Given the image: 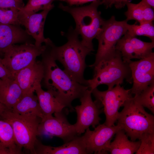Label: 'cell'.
Wrapping results in <instances>:
<instances>
[{
	"mask_svg": "<svg viewBox=\"0 0 154 154\" xmlns=\"http://www.w3.org/2000/svg\"><path fill=\"white\" fill-rule=\"evenodd\" d=\"M127 21H118L112 16L105 20L101 29L95 38L98 41V47L95 62L90 66L94 67L101 60L113 53L118 41L127 31Z\"/></svg>",
	"mask_w": 154,
	"mask_h": 154,
	"instance_id": "obj_8",
	"label": "cell"
},
{
	"mask_svg": "<svg viewBox=\"0 0 154 154\" xmlns=\"http://www.w3.org/2000/svg\"><path fill=\"white\" fill-rule=\"evenodd\" d=\"M131 73L133 85L131 93L138 95L154 82V53L137 61L127 62Z\"/></svg>",
	"mask_w": 154,
	"mask_h": 154,
	"instance_id": "obj_13",
	"label": "cell"
},
{
	"mask_svg": "<svg viewBox=\"0 0 154 154\" xmlns=\"http://www.w3.org/2000/svg\"><path fill=\"white\" fill-rule=\"evenodd\" d=\"M128 0H111L110 3L109 8L114 5L116 8L120 9L123 8L126 5Z\"/></svg>",
	"mask_w": 154,
	"mask_h": 154,
	"instance_id": "obj_34",
	"label": "cell"
},
{
	"mask_svg": "<svg viewBox=\"0 0 154 154\" xmlns=\"http://www.w3.org/2000/svg\"><path fill=\"white\" fill-rule=\"evenodd\" d=\"M45 45L37 46L28 42L21 45H11L3 52L2 61L6 68L14 77L16 74L35 61L45 50Z\"/></svg>",
	"mask_w": 154,
	"mask_h": 154,
	"instance_id": "obj_7",
	"label": "cell"
},
{
	"mask_svg": "<svg viewBox=\"0 0 154 154\" xmlns=\"http://www.w3.org/2000/svg\"><path fill=\"white\" fill-rule=\"evenodd\" d=\"M16 8H0V23L7 25L20 26L19 11Z\"/></svg>",
	"mask_w": 154,
	"mask_h": 154,
	"instance_id": "obj_29",
	"label": "cell"
},
{
	"mask_svg": "<svg viewBox=\"0 0 154 154\" xmlns=\"http://www.w3.org/2000/svg\"><path fill=\"white\" fill-rule=\"evenodd\" d=\"M21 3H24L23 0H15Z\"/></svg>",
	"mask_w": 154,
	"mask_h": 154,
	"instance_id": "obj_38",
	"label": "cell"
},
{
	"mask_svg": "<svg viewBox=\"0 0 154 154\" xmlns=\"http://www.w3.org/2000/svg\"><path fill=\"white\" fill-rule=\"evenodd\" d=\"M41 111L45 117L52 115L55 113L62 111L65 107L61 104L49 91H45L41 85L35 89Z\"/></svg>",
	"mask_w": 154,
	"mask_h": 154,
	"instance_id": "obj_23",
	"label": "cell"
},
{
	"mask_svg": "<svg viewBox=\"0 0 154 154\" xmlns=\"http://www.w3.org/2000/svg\"><path fill=\"white\" fill-rule=\"evenodd\" d=\"M115 48L120 52L124 61L127 62L132 59H136L133 46L125 35L118 41Z\"/></svg>",
	"mask_w": 154,
	"mask_h": 154,
	"instance_id": "obj_28",
	"label": "cell"
},
{
	"mask_svg": "<svg viewBox=\"0 0 154 154\" xmlns=\"http://www.w3.org/2000/svg\"><path fill=\"white\" fill-rule=\"evenodd\" d=\"M44 72L42 61L36 60L15 74V79L21 88L23 95L35 92L36 88L41 84Z\"/></svg>",
	"mask_w": 154,
	"mask_h": 154,
	"instance_id": "obj_14",
	"label": "cell"
},
{
	"mask_svg": "<svg viewBox=\"0 0 154 154\" xmlns=\"http://www.w3.org/2000/svg\"><path fill=\"white\" fill-rule=\"evenodd\" d=\"M92 94L104 107L106 117L104 123L110 126L114 125L117 121L120 107L132 97L131 89L125 90L120 85L103 91L99 90L96 88L92 91Z\"/></svg>",
	"mask_w": 154,
	"mask_h": 154,
	"instance_id": "obj_9",
	"label": "cell"
},
{
	"mask_svg": "<svg viewBox=\"0 0 154 154\" xmlns=\"http://www.w3.org/2000/svg\"><path fill=\"white\" fill-rule=\"evenodd\" d=\"M114 140L111 142L108 152L111 154H133L135 153L140 146L141 141L129 140L124 130L121 129L115 134Z\"/></svg>",
	"mask_w": 154,
	"mask_h": 154,
	"instance_id": "obj_22",
	"label": "cell"
},
{
	"mask_svg": "<svg viewBox=\"0 0 154 154\" xmlns=\"http://www.w3.org/2000/svg\"><path fill=\"white\" fill-rule=\"evenodd\" d=\"M141 1L151 6L153 8H154V0H141Z\"/></svg>",
	"mask_w": 154,
	"mask_h": 154,
	"instance_id": "obj_35",
	"label": "cell"
},
{
	"mask_svg": "<svg viewBox=\"0 0 154 154\" xmlns=\"http://www.w3.org/2000/svg\"><path fill=\"white\" fill-rule=\"evenodd\" d=\"M45 45L46 48L41 55L44 70L43 85L65 108L72 109V102L79 99L88 87L78 82L61 69L52 55L48 45Z\"/></svg>",
	"mask_w": 154,
	"mask_h": 154,
	"instance_id": "obj_1",
	"label": "cell"
},
{
	"mask_svg": "<svg viewBox=\"0 0 154 154\" xmlns=\"http://www.w3.org/2000/svg\"><path fill=\"white\" fill-rule=\"evenodd\" d=\"M9 79H15L14 77L5 67L2 61L0 56V79L5 80Z\"/></svg>",
	"mask_w": 154,
	"mask_h": 154,
	"instance_id": "obj_32",
	"label": "cell"
},
{
	"mask_svg": "<svg viewBox=\"0 0 154 154\" xmlns=\"http://www.w3.org/2000/svg\"><path fill=\"white\" fill-rule=\"evenodd\" d=\"M119 112L117 121L132 141L139 139L147 132H154V117L147 113L143 107L132 97L124 103Z\"/></svg>",
	"mask_w": 154,
	"mask_h": 154,
	"instance_id": "obj_5",
	"label": "cell"
},
{
	"mask_svg": "<svg viewBox=\"0 0 154 154\" xmlns=\"http://www.w3.org/2000/svg\"><path fill=\"white\" fill-rule=\"evenodd\" d=\"M94 67V75L86 80L87 86L91 91L101 84H105L108 89L121 85L124 80L132 83L131 71L129 63L124 61L119 51L101 60Z\"/></svg>",
	"mask_w": 154,
	"mask_h": 154,
	"instance_id": "obj_3",
	"label": "cell"
},
{
	"mask_svg": "<svg viewBox=\"0 0 154 154\" xmlns=\"http://www.w3.org/2000/svg\"><path fill=\"white\" fill-rule=\"evenodd\" d=\"M131 44L135 51L136 59H141L149 56L153 52L154 42H146L130 35L127 32L124 35Z\"/></svg>",
	"mask_w": 154,
	"mask_h": 154,
	"instance_id": "obj_25",
	"label": "cell"
},
{
	"mask_svg": "<svg viewBox=\"0 0 154 154\" xmlns=\"http://www.w3.org/2000/svg\"><path fill=\"white\" fill-rule=\"evenodd\" d=\"M11 109L13 112L21 115L37 117L41 119L44 117L40 107L37 96L34 93L23 95Z\"/></svg>",
	"mask_w": 154,
	"mask_h": 154,
	"instance_id": "obj_19",
	"label": "cell"
},
{
	"mask_svg": "<svg viewBox=\"0 0 154 154\" xmlns=\"http://www.w3.org/2000/svg\"><path fill=\"white\" fill-rule=\"evenodd\" d=\"M42 119L38 128V136L46 135L61 139L65 143L78 135L74 125L70 124L62 111Z\"/></svg>",
	"mask_w": 154,
	"mask_h": 154,
	"instance_id": "obj_12",
	"label": "cell"
},
{
	"mask_svg": "<svg viewBox=\"0 0 154 154\" xmlns=\"http://www.w3.org/2000/svg\"><path fill=\"white\" fill-rule=\"evenodd\" d=\"M102 3V5H104L107 9L109 8V5L111 0H100Z\"/></svg>",
	"mask_w": 154,
	"mask_h": 154,
	"instance_id": "obj_36",
	"label": "cell"
},
{
	"mask_svg": "<svg viewBox=\"0 0 154 154\" xmlns=\"http://www.w3.org/2000/svg\"><path fill=\"white\" fill-rule=\"evenodd\" d=\"M139 140L141 143L136 154H154V132L143 134Z\"/></svg>",
	"mask_w": 154,
	"mask_h": 154,
	"instance_id": "obj_30",
	"label": "cell"
},
{
	"mask_svg": "<svg viewBox=\"0 0 154 154\" xmlns=\"http://www.w3.org/2000/svg\"><path fill=\"white\" fill-rule=\"evenodd\" d=\"M22 153V149L16 143L11 125L0 118V154Z\"/></svg>",
	"mask_w": 154,
	"mask_h": 154,
	"instance_id": "obj_21",
	"label": "cell"
},
{
	"mask_svg": "<svg viewBox=\"0 0 154 154\" xmlns=\"http://www.w3.org/2000/svg\"><path fill=\"white\" fill-rule=\"evenodd\" d=\"M24 6V3H21L15 0H0L1 8H16L20 10Z\"/></svg>",
	"mask_w": 154,
	"mask_h": 154,
	"instance_id": "obj_31",
	"label": "cell"
},
{
	"mask_svg": "<svg viewBox=\"0 0 154 154\" xmlns=\"http://www.w3.org/2000/svg\"><path fill=\"white\" fill-rule=\"evenodd\" d=\"M91 94V91L87 89L79 98L80 105L74 107L77 118L74 125L78 135L84 133L91 126L94 128L101 120L99 116L102 112L101 108L103 106L97 100L93 101Z\"/></svg>",
	"mask_w": 154,
	"mask_h": 154,
	"instance_id": "obj_10",
	"label": "cell"
},
{
	"mask_svg": "<svg viewBox=\"0 0 154 154\" xmlns=\"http://www.w3.org/2000/svg\"><path fill=\"white\" fill-rule=\"evenodd\" d=\"M153 22L144 23L139 25L127 23V32L133 36L147 37L151 39V42H154V26Z\"/></svg>",
	"mask_w": 154,
	"mask_h": 154,
	"instance_id": "obj_26",
	"label": "cell"
},
{
	"mask_svg": "<svg viewBox=\"0 0 154 154\" xmlns=\"http://www.w3.org/2000/svg\"><path fill=\"white\" fill-rule=\"evenodd\" d=\"M52 9L48 8L39 13L33 14L22 22L27 33L35 40V44L40 46L42 44L48 42L50 39L45 38L44 36V28L46 19L48 12Z\"/></svg>",
	"mask_w": 154,
	"mask_h": 154,
	"instance_id": "obj_16",
	"label": "cell"
},
{
	"mask_svg": "<svg viewBox=\"0 0 154 154\" xmlns=\"http://www.w3.org/2000/svg\"><path fill=\"white\" fill-rule=\"evenodd\" d=\"M62 145L53 147L37 141L35 154H87L82 136H78Z\"/></svg>",
	"mask_w": 154,
	"mask_h": 154,
	"instance_id": "obj_15",
	"label": "cell"
},
{
	"mask_svg": "<svg viewBox=\"0 0 154 154\" xmlns=\"http://www.w3.org/2000/svg\"><path fill=\"white\" fill-rule=\"evenodd\" d=\"M66 35L67 41L61 46H56L52 41L48 43L50 53L56 61L62 64L66 72L78 82L87 86L84 76L85 59L93 50L82 44L79 35L72 27Z\"/></svg>",
	"mask_w": 154,
	"mask_h": 154,
	"instance_id": "obj_2",
	"label": "cell"
},
{
	"mask_svg": "<svg viewBox=\"0 0 154 154\" xmlns=\"http://www.w3.org/2000/svg\"><path fill=\"white\" fill-rule=\"evenodd\" d=\"M97 0H59V1L66 3L68 5L72 6L73 5H82L86 3L92 2Z\"/></svg>",
	"mask_w": 154,
	"mask_h": 154,
	"instance_id": "obj_33",
	"label": "cell"
},
{
	"mask_svg": "<svg viewBox=\"0 0 154 154\" xmlns=\"http://www.w3.org/2000/svg\"><path fill=\"white\" fill-rule=\"evenodd\" d=\"M6 108L0 102V116Z\"/></svg>",
	"mask_w": 154,
	"mask_h": 154,
	"instance_id": "obj_37",
	"label": "cell"
},
{
	"mask_svg": "<svg viewBox=\"0 0 154 154\" xmlns=\"http://www.w3.org/2000/svg\"><path fill=\"white\" fill-rule=\"evenodd\" d=\"M126 5L127 10L125 13L126 20H134L139 24L153 22L154 19V12L151 6L141 1L137 4L131 3L128 0Z\"/></svg>",
	"mask_w": 154,
	"mask_h": 154,
	"instance_id": "obj_20",
	"label": "cell"
},
{
	"mask_svg": "<svg viewBox=\"0 0 154 154\" xmlns=\"http://www.w3.org/2000/svg\"><path fill=\"white\" fill-rule=\"evenodd\" d=\"M122 129L121 126H108L99 124L91 131L88 128L82 136L87 154H107L111 141L116 133Z\"/></svg>",
	"mask_w": 154,
	"mask_h": 154,
	"instance_id": "obj_11",
	"label": "cell"
},
{
	"mask_svg": "<svg viewBox=\"0 0 154 154\" xmlns=\"http://www.w3.org/2000/svg\"><path fill=\"white\" fill-rule=\"evenodd\" d=\"M0 118L11 125L18 146L35 154V145L38 141V128L41 119L21 115L7 108L0 115Z\"/></svg>",
	"mask_w": 154,
	"mask_h": 154,
	"instance_id": "obj_6",
	"label": "cell"
},
{
	"mask_svg": "<svg viewBox=\"0 0 154 154\" xmlns=\"http://www.w3.org/2000/svg\"><path fill=\"white\" fill-rule=\"evenodd\" d=\"M55 0H29L27 4L19 10V15L21 25L22 22L31 15L41 10L53 9L52 2Z\"/></svg>",
	"mask_w": 154,
	"mask_h": 154,
	"instance_id": "obj_24",
	"label": "cell"
},
{
	"mask_svg": "<svg viewBox=\"0 0 154 154\" xmlns=\"http://www.w3.org/2000/svg\"><path fill=\"white\" fill-rule=\"evenodd\" d=\"M133 98L143 107L147 108L154 114V82Z\"/></svg>",
	"mask_w": 154,
	"mask_h": 154,
	"instance_id": "obj_27",
	"label": "cell"
},
{
	"mask_svg": "<svg viewBox=\"0 0 154 154\" xmlns=\"http://www.w3.org/2000/svg\"><path fill=\"white\" fill-rule=\"evenodd\" d=\"M101 5L100 0H97L83 6L74 7L62 3L58 5L60 9L70 13L74 18L76 23L74 29L81 36L82 44L93 51L92 40L100 31L105 21L98 10Z\"/></svg>",
	"mask_w": 154,
	"mask_h": 154,
	"instance_id": "obj_4",
	"label": "cell"
},
{
	"mask_svg": "<svg viewBox=\"0 0 154 154\" xmlns=\"http://www.w3.org/2000/svg\"><path fill=\"white\" fill-rule=\"evenodd\" d=\"M23 96L15 79H0V102L8 109H12Z\"/></svg>",
	"mask_w": 154,
	"mask_h": 154,
	"instance_id": "obj_18",
	"label": "cell"
},
{
	"mask_svg": "<svg viewBox=\"0 0 154 154\" xmlns=\"http://www.w3.org/2000/svg\"><path fill=\"white\" fill-rule=\"evenodd\" d=\"M31 37L20 26L0 23V56L11 45L30 42Z\"/></svg>",
	"mask_w": 154,
	"mask_h": 154,
	"instance_id": "obj_17",
	"label": "cell"
}]
</instances>
